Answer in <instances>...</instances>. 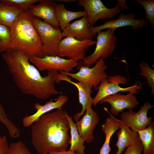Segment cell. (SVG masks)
Returning <instances> with one entry per match:
<instances>
[{"label": "cell", "mask_w": 154, "mask_h": 154, "mask_svg": "<svg viewBox=\"0 0 154 154\" xmlns=\"http://www.w3.org/2000/svg\"><path fill=\"white\" fill-rule=\"evenodd\" d=\"M39 4L34 5L29 11L33 17L41 18L57 29H60L56 18V9L57 4L52 0H40Z\"/></svg>", "instance_id": "obj_16"}, {"label": "cell", "mask_w": 154, "mask_h": 154, "mask_svg": "<svg viewBox=\"0 0 154 154\" xmlns=\"http://www.w3.org/2000/svg\"><path fill=\"white\" fill-rule=\"evenodd\" d=\"M127 82L126 77L119 75L109 76L103 79L98 88L96 96L94 98L92 105L95 106L107 97L121 92L137 94L142 88V84L139 81H136L134 85L126 88H122L119 85L121 84L125 85Z\"/></svg>", "instance_id": "obj_6"}, {"label": "cell", "mask_w": 154, "mask_h": 154, "mask_svg": "<svg viewBox=\"0 0 154 154\" xmlns=\"http://www.w3.org/2000/svg\"><path fill=\"white\" fill-rule=\"evenodd\" d=\"M137 132L143 147L142 154H154V122Z\"/></svg>", "instance_id": "obj_23"}, {"label": "cell", "mask_w": 154, "mask_h": 154, "mask_svg": "<svg viewBox=\"0 0 154 154\" xmlns=\"http://www.w3.org/2000/svg\"><path fill=\"white\" fill-rule=\"evenodd\" d=\"M143 147L139 141L127 147L123 154H143Z\"/></svg>", "instance_id": "obj_30"}, {"label": "cell", "mask_w": 154, "mask_h": 154, "mask_svg": "<svg viewBox=\"0 0 154 154\" xmlns=\"http://www.w3.org/2000/svg\"><path fill=\"white\" fill-rule=\"evenodd\" d=\"M140 71L139 75L145 78L148 87L151 88V95H154V70L149 66L147 62L141 61L139 65Z\"/></svg>", "instance_id": "obj_25"}, {"label": "cell", "mask_w": 154, "mask_h": 154, "mask_svg": "<svg viewBox=\"0 0 154 154\" xmlns=\"http://www.w3.org/2000/svg\"><path fill=\"white\" fill-rule=\"evenodd\" d=\"M96 43L92 39L80 40L72 36H66L59 42L58 56L77 61L83 60L89 47Z\"/></svg>", "instance_id": "obj_8"}, {"label": "cell", "mask_w": 154, "mask_h": 154, "mask_svg": "<svg viewBox=\"0 0 154 154\" xmlns=\"http://www.w3.org/2000/svg\"><path fill=\"white\" fill-rule=\"evenodd\" d=\"M24 11L0 2V24L10 28Z\"/></svg>", "instance_id": "obj_21"}, {"label": "cell", "mask_w": 154, "mask_h": 154, "mask_svg": "<svg viewBox=\"0 0 154 154\" xmlns=\"http://www.w3.org/2000/svg\"><path fill=\"white\" fill-rule=\"evenodd\" d=\"M84 115L76 124L80 136L84 142L90 143L95 139L94 131L99 123L100 118L98 113L93 110L92 106L88 108Z\"/></svg>", "instance_id": "obj_14"}, {"label": "cell", "mask_w": 154, "mask_h": 154, "mask_svg": "<svg viewBox=\"0 0 154 154\" xmlns=\"http://www.w3.org/2000/svg\"><path fill=\"white\" fill-rule=\"evenodd\" d=\"M29 10L24 11L10 28V49L20 51L29 58L42 57L41 41Z\"/></svg>", "instance_id": "obj_3"}, {"label": "cell", "mask_w": 154, "mask_h": 154, "mask_svg": "<svg viewBox=\"0 0 154 154\" xmlns=\"http://www.w3.org/2000/svg\"><path fill=\"white\" fill-rule=\"evenodd\" d=\"M139 4L145 11L146 20L150 23L152 28H154V0H135Z\"/></svg>", "instance_id": "obj_27"}, {"label": "cell", "mask_w": 154, "mask_h": 154, "mask_svg": "<svg viewBox=\"0 0 154 154\" xmlns=\"http://www.w3.org/2000/svg\"><path fill=\"white\" fill-rule=\"evenodd\" d=\"M40 0H1L0 2L13 6L23 11L29 10Z\"/></svg>", "instance_id": "obj_28"}, {"label": "cell", "mask_w": 154, "mask_h": 154, "mask_svg": "<svg viewBox=\"0 0 154 154\" xmlns=\"http://www.w3.org/2000/svg\"><path fill=\"white\" fill-rule=\"evenodd\" d=\"M2 56L16 84L23 93L41 100L60 93L54 84L59 74L58 71H48L46 76H42L38 70L30 64L29 57L17 50L10 49Z\"/></svg>", "instance_id": "obj_1"}, {"label": "cell", "mask_w": 154, "mask_h": 154, "mask_svg": "<svg viewBox=\"0 0 154 154\" xmlns=\"http://www.w3.org/2000/svg\"><path fill=\"white\" fill-rule=\"evenodd\" d=\"M0 121L5 126L11 138H16L19 136L20 134L19 129L8 117L5 109L0 103Z\"/></svg>", "instance_id": "obj_24"}, {"label": "cell", "mask_w": 154, "mask_h": 154, "mask_svg": "<svg viewBox=\"0 0 154 154\" xmlns=\"http://www.w3.org/2000/svg\"><path fill=\"white\" fill-rule=\"evenodd\" d=\"M30 62L38 70H56L69 72L77 65L78 61L66 59L58 56H45L42 58L33 56L29 58Z\"/></svg>", "instance_id": "obj_10"}, {"label": "cell", "mask_w": 154, "mask_h": 154, "mask_svg": "<svg viewBox=\"0 0 154 154\" xmlns=\"http://www.w3.org/2000/svg\"><path fill=\"white\" fill-rule=\"evenodd\" d=\"M79 6L83 7L87 14L88 25L93 27L100 19L114 18L122 10L118 5L113 7H106L100 0H78Z\"/></svg>", "instance_id": "obj_9"}, {"label": "cell", "mask_w": 154, "mask_h": 154, "mask_svg": "<svg viewBox=\"0 0 154 154\" xmlns=\"http://www.w3.org/2000/svg\"><path fill=\"white\" fill-rule=\"evenodd\" d=\"M11 40L10 28L0 24V52L5 53L10 49Z\"/></svg>", "instance_id": "obj_26"}, {"label": "cell", "mask_w": 154, "mask_h": 154, "mask_svg": "<svg viewBox=\"0 0 154 154\" xmlns=\"http://www.w3.org/2000/svg\"><path fill=\"white\" fill-rule=\"evenodd\" d=\"M56 15L60 29L62 30L72 21L87 16V14L84 10L78 11H70L66 9L64 4H57Z\"/></svg>", "instance_id": "obj_20"}, {"label": "cell", "mask_w": 154, "mask_h": 154, "mask_svg": "<svg viewBox=\"0 0 154 154\" xmlns=\"http://www.w3.org/2000/svg\"><path fill=\"white\" fill-rule=\"evenodd\" d=\"M33 23L41 41L42 57L58 56L59 44L62 38L61 30L38 17H33Z\"/></svg>", "instance_id": "obj_5"}, {"label": "cell", "mask_w": 154, "mask_h": 154, "mask_svg": "<svg viewBox=\"0 0 154 154\" xmlns=\"http://www.w3.org/2000/svg\"><path fill=\"white\" fill-rule=\"evenodd\" d=\"M66 114L69 122L71 134L70 147L69 150L78 154H85L84 141L79 135L76 123H74L71 116H69L66 112Z\"/></svg>", "instance_id": "obj_22"}, {"label": "cell", "mask_w": 154, "mask_h": 154, "mask_svg": "<svg viewBox=\"0 0 154 154\" xmlns=\"http://www.w3.org/2000/svg\"><path fill=\"white\" fill-rule=\"evenodd\" d=\"M135 15L133 13L120 14L118 18L114 20L105 22L102 25L96 27H89L92 38L95 37L99 31L106 29L116 30L119 27L130 26L134 31L144 27L147 25L146 20L144 19H135Z\"/></svg>", "instance_id": "obj_12"}, {"label": "cell", "mask_w": 154, "mask_h": 154, "mask_svg": "<svg viewBox=\"0 0 154 154\" xmlns=\"http://www.w3.org/2000/svg\"><path fill=\"white\" fill-rule=\"evenodd\" d=\"M119 126L120 130L116 132L118 139L115 144L117 151L115 154H121L126 147L140 141L138 132L133 131L120 121Z\"/></svg>", "instance_id": "obj_19"}, {"label": "cell", "mask_w": 154, "mask_h": 154, "mask_svg": "<svg viewBox=\"0 0 154 154\" xmlns=\"http://www.w3.org/2000/svg\"><path fill=\"white\" fill-rule=\"evenodd\" d=\"M106 102L110 105V112L115 116H118L125 109L132 110L139 104L134 94L131 92L125 95L119 92L109 96L101 100L100 104Z\"/></svg>", "instance_id": "obj_13"}, {"label": "cell", "mask_w": 154, "mask_h": 154, "mask_svg": "<svg viewBox=\"0 0 154 154\" xmlns=\"http://www.w3.org/2000/svg\"><path fill=\"white\" fill-rule=\"evenodd\" d=\"M62 81L67 82L75 86L77 88L78 94L79 103L81 105L82 108L81 111L75 114L74 119L77 121L82 116L88 108L92 105L94 98L92 97V89L89 85L85 83L78 82H76L71 80V78L67 75L59 73L56 82L58 83Z\"/></svg>", "instance_id": "obj_15"}, {"label": "cell", "mask_w": 154, "mask_h": 154, "mask_svg": "<svg viewBox=\"0 0 154 154\" xmlns=\"http://www.w3.org/2000/svg\"><path fill=\"white\" fill-rule=\"evenodd\" d=\"M56 1L58 2H62L65 3H68L70 2H72L77 1L75 0H56Z\"/></svg>", "instance_id": "obj_35"}, {"label": "cell", "mask_w": 154, "mask_h": 154, "mask_svg": "<svg viewBox=\"0 0 154 154\" xmlns=\"http://www.w3.org/2000/svg\"><path fill=\"white\" fill-rule=\"evenodd\" d=\"M77 69L78 71L75 73L61 71L60 73L74 78L78 82H82L88 84L92 89L98 90V88L101 81L108 78L105 72L107 66L105 64L104 58H100L92 68L90 66L80 61L78 63Z\"/></svg>", "instance_id": "obj_4"}, {"label": "cell", "mask_w": 154, "mask_h": 154, "mask_svg": "<svg viewBox=\"0 0 154 154\" xmlns=\"http://www.w3.org/2000/svg\"><path fill=\"white\" fill-rule=\"evenodd\" d=\"M68 100L67 96L60 95L57 98L56 101H53V99H51L44 105H42L39 103H36L34 106L36 112L23 118L22 120L23 126L27 127H30L42 116L48 112L55 109H62V106Z\"/></svg>", "instance_id": "obj_17"}, {"label": "cell", "mask_w": 154, "mask_h": 154, "mask_svg": "<svg viewBox=\"0 0 154 154\" xmlns=\"http://www.w3.org/2000/svg\"><path fill=\"white\" fill-rule=\"evenodd\" d=\"M8 154H32L22 141L12 143L9 146Z\"/></svg>", "instance_id": "obj_29"}, {"label": "cell", "mask_w": 154, "mask_h": 154, "mask_svg": "<svg viewBox=\"0 0 154 154\" xmlns=\"http://www.w3.org/2000/svg\"><path fill=\"white\" fill-rule=\"evenodd\" d=\"M125 0H118L117 4L121 8L122 10L125 9H129V7L126 5L125 4Z\"/></svg>", "instance_id": "obj_34"}, {"label": "cell", "mask_w": 154, "mask_h": 154, "mask_svg": "<svg viewBox=\"0 0 154 154\" xmlns=\"http://www.w3.org/2000/svg\"><path fill=\"white\" fill-rule=\"evenodd\" d=\"M105 136V141L100 149L99 154H109L111 151L110 142L112 135L110 134H107Z\"/></svg>", "instance_id": "obj_31"}, {"label": "cell", "mask_w": 154, "mask_h": 154, "mask_svg": "<svg viewBox=\"0 0 154 154\" xmlns=\"http://www.w3.org/2000/svg\"><path fill=\"white\" fill-rule=\"evenodd\" d=\"M62 108L40 117L31 127V142L40 154L66 151L70 144V127Z\"/></svg>", "instance_id": "obj_2"}, {"label": "cell", "mask_w": 154, "mask_h": 154, "mask_svg": "<svg viewBox=\"0 0 154 154\" xmlns=\"http://www.w3.org/2000/svg\"><path fill=\"white\" fill-rule=\"evenodd\" d=\"M88 25L87 15L69 23L62 30V37L72 36L77 39L84 40L92 39Z\"/></svg>", "instance_id": "obj_18"}, {"label": "cell", "mask_w": 154, "mask_h": 154, "mask_svg": "<svg viewBox=\"0 0 154 154\" xmlns=\"http://www.w3.org/2000/svg\"><path fill=\"white\" fill-rule=\"evenodd\" d=\"M153 107L149 102H145L137 112H134L132 110L123 112L121 114L119 120L134 131L143 130L151 122L153 116L148 117L147 114L148 110Z\"/></svg>", "instance_id": "obj_11"}, {"label": "cell", "mask_w": 154, "mask_h": 154, "mask_svg": "<svg viewBox=\"0 0 154 154\" xmlns=\"http://www.w3.org/2000/svg\"><path fill=\"white\" fill-rule=\"evenodd\" d=\"M44 154H78L75 152L68 150L67 151H57L51 152Z\"/></svg>", "instance_id": "obj_33"}, {"label": "cell", "mask_w": 154, "mask_h": 154, "mask_svg": "<svg viewBox=\"0 0 154 154\" xmlns=\"http://www.w3.org/2000/svg\"><path fill=\"white\" fill-rule=\"evenodd\" d=\"M9 146L6 136L0 135V154H8Z\"/></svg>", "instance_id": "obj_32"}, {"label": "cell", "mask_w": 154, "mask_h": 154, "mask_svg": "<svg viewBox=\"0 0 154 154\" xmlns=\"http://www.w3.org/2000/svg\"><path fill=\"white\" fill-rule=\"evenodd\" d=\"M115 30L108 29L106 31H100L96 34L97 40L94 52L85 56L83 61L89 65L95 64L100 58H106L114 51L117 41L114 34Z\"/></svg>", "instance_id": "obj_7"}]
</instances>
